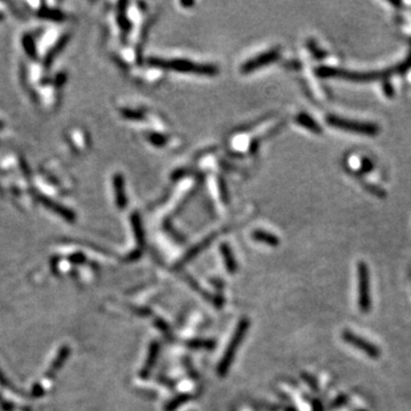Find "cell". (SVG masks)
Returning a JSON list of instances; mask_svg holds the SVG:
<instances>
[{
  "instance_id": "6da1fadb",
  "label": "cell",
  "mask_w": 411,
  "mask_h": 411,
  "mask_svg": "<svg viewBox=\"0 0 411 411\" xmlns=\"http://www.w3.org/2000/svg\"><path fill=\"white\" fill-rule=\"evenodd\" d=\"M398 73L396 67L389 68L381 71H368V72H355L348 71L345 69H337L332 67H320L315 69V75L320 78H339L346 79L350 81L357 82H369L379 79H388L389 77Z\"/></svg>"
},
{
  "instance_id": "484cf974",
  "label": "cell",
  "mask_w": 411,
  "mask_h": 411,
  "mask_svg": "<svg viewBox=\"0 0 411 411\" xmlns=\"http://www.w3.org/2000/svg\"><path fill=\"white\" fill-rule=\"evenodd\" d=\"M372 168H374V165H372V162L370 161V160L369 159L362 160V172L368 173L369 170H371Z\"/></svg>"
},
{
  "instance_id": "9a60e30c",
  "label": "cell",
  "mask_w": 411,
  "mask_h": 411,
  "mask_svg": "<svg viewBox=\"0 0 411 411\" xmlns=\"http://www.w3.org/2000/svg\"><path fill=\"white\" fill-rule=\"evenodd\" d=\"M215 239V235H211V236H208L207 239L206 240H204L203 242H200V243H198V245L196 246V247H193L192 249L190 250V252H187V254L185 256H184V258L182 259V264H184V263H187V262H190L191 259L192 258H194V257H196L198 254H200L201 252H203V250L206 248V247H207L209 243H210L212 240Z\"/></svg>"
},
{
  "instance_id": "cb8c5ba5",
  "label": "cell",
  "mask_w": 411,
  "mask_h": 411,
  "mask_svg": "<svg viewBox=\"0 0 411 411\" xmlns=\"http://www.w3.org/2000/svg\"><path fill=\"white\" fill-rule=\"evenodd\" d=\"M65 81H67V73H64V72L58 73V75L56 76V78H55V85L58 87L64 85Z\"/></svg>"
},
{
  "instance_id": "3957f363",
  "label": "cell",
  "mask_w": 411,
  "mask_h": 411,
  "mask_svg": "<svg viewBox=\"0 0 411 411\" xmlns=\"http://www.w3.org/2000/svg\"><path fill=\"white\" fill-rule=\"evenodd\" d=\"M249 326H250L249 320L243 318L241 321L239 322L238 327H236L234 335H233L231 342H230L224 355H223L222 361L219 362V364H218L217 374L218 376H221V377H224V376H226L228 371L230 370V368H231V364L233 360H234L236 351H238L240 344L242 343L243 337H245L247 332H248Z\"/></svg>"
},
{
  "instance_id": "ffe728a7",
  "label": "cell",
  "mask_w": 411,
  "mask_h": 411,
  "mask_svg": "<svg viewBox=\"0 0 411 411\" xmlns=\"http://www.w3.org/2000/svg\"><path fill=\"white\" fill-rule=\"evenodd\" d=\"M131 223H133L134 232H135V234H136L137 241H138L139 245H142L143 240H144V239H143V238H144V232H143L141 221H139V216L134 215L133 218H131Z\"/></svg>"
},
{
  "instance_id": "d6986e66",
  "label": "cell",
  "mask_w": 411,
  "mask_h": 411,
  "mask_svg": "<svg viewBox=\"0 0 411 411\" xmlns=\"http://www.w3.org/2000/svg\"><path fill=\"white\" fill-rule=\"evenodd\" d=\"M189 346L191 348H206V350H211L215 347V342L211 339H193L189 342Z\"/></svg>"
},
{
  "instance_id": "8fae6325",
  "label": "cell",
  "mask_w": 411,
  "mask_h": 411,
  "mask_svg": "<svg viewBox=\"0 0 411 411\" xmlns=\"http://www.w3.org/2000/svg\"><path fill=\"white\" fill-rule=\"evenodd\" d=\"M69 39H70L69 34H65V36H62L61 39L57 41L56 46H54L50 51H48L47 56H46V58H45V68L48 69V68L51 67V63H53L54 60H55V57L57 56V54H60L61 51L64 50L65 46H67Z\"/></svg>"
},
{
  "instance_id": "ba28073f",
  "label": "cell",
  "mask_w": 411,
  "mask_h": 411,
  "mask_svg": "<svg viewBox=\"0 0 411 411\" xmlns=\"http://www.w3.org/2000/svg\"><path fill=\"white\" fill-rule=\"evenodd\" d=\"M37 198L39 199V201L41 204H43L45 207H47L48 209H51V211L56 212L57 215H60L61 217H63L67 219L69 222H75L76 219V215L75 212L72 210H70L67 207H64V206H62L60 204L55 203L51 199H50L48 197H45V196H41V194H37Z\"/></svg>"
},
{
  "instance_id": "7a4b0ae2",
  "label": "cell",
  "mask_w": 411,
  "mask_h": 411,
  "mask_svg": "<svg viewBox=\"0 0 411 411\" xmlns=\"http://www.w3.org/2000/svg\"><path fill=\"white\" fill-rule=\"evenodd\" d=\"M149 64L155 68L175 70V71H179V72L194 73V75L209 76V77L217 75V71H218L215 65L200 64V63H196V62L189 61V60H182V58H172V60H167V58L153 57V58H149Z\"/></svg>"
},
{
  "instance_id": "4fadbf2b",
  "label": "cell",
  "mask_w": 411,
  "mask_h": 411,
  "mask_svg": "<svg viewBox=\"0 0 411 411\" xmlns=\"http://www.w3.org/2000/svg\"><path fill=\"white\" fill-rule=\"evenodd\" d=\"M253 239L256 240V241L264 242V243H266V245L272 246V247H277L279 243H280L277 235L271 234V233L265 232V231H260V230H257V231L253 233Z\"/></svg>"
},
{
  "instance_id": "7402d4cb",
  "label": "cell",
  "mask_w": 411,
  "mask_h": 411,
  "mask_svg": "<svg viewBox=\"0 0 411 411\" xmlns=\"http://www.w3.org/2000/svg\"><path fill=\"white\" fill-rule=\"evenodd\" d=\"M383 89H384L385 95L387 97H392L393 95H394V88H393L391 82H389L387 79L383 80Z\"/></svg>"
},
{
  "instance_id": "5bb4252c",
  "label": "cell",
  "mask_w": 411,
  "mask_h": 411,
  "mask_svg": "<svg viewBox=\"0 0 411 411\" xmlns=\"http://www.w3.org/2000/svg\"><path fill=\"white\" fill-rule=\"evenodd\" d=\"M296 120H297V123L299 125H302V126H304L306 128V129L311 130L312 133H315V134L322 133L321 127H320L319 125L316 124V121L313 120L311 117H308V114H305V113L298 114L297 119H296Z\"/></svg>"
},
{
  "instance_id": "5b68a950",
  "label": "cell",
  "mask_w": 411,
  "mask_h": 411,
  "mask_svg": "<svg viewBox=\"0 0 411 411\" xmlns=\"http://www.w3.org/2000/svg\"><path fill=\"white\" fill-rule=\"evenodd\" d=\"M359 279V306L362 312L370 309V281H369V270L367 264L360 262L358 265Z\"/></svg>"
},
{
  "instance_id": "2e32d148",
  "label": "cell",
  "mask_w": 411,
  "mask_h": 411,
  "mask_svg": "<svg viewBox=\"0 0 411 411\" xmlns=\"http://www.w3.org/2000/svg\"><path fill=\"white\" fill-rule=\"evenodd\" d=\"M23 48L24 51H26V53L29 55V56L32 58V60H36L37 58V47H36V44H34V40L33 38L29 36V34H26V36L23 37Z\"/></svg>"
},
{
  "instance_id": "9c48e42d",
  "label": "cell",
  "mask_w": 411,
  "mask_h": 411,
  "mask_svg": "<svg viewBox=\"0 0 411 411\" xmlns=\"http://www.w3.org/2000/svg\"><path fill=\"white\" fill-rule=\"evenodd\" d=\"M114 193H116V203L119 208H124L127 204L126 194H125V180L121 174H116L113 177Z\"/></svg>"
},
{
  "instance_id": "d4e9b609",
  "label": "cell",
  "mask_w": 411,
  "mask_h": 411,
  "mask_svg": "<svg viewBox=\"0 0 411 411\" xmlns=\"http://www.w3.org/2000/svg\"><path fill=\"white\" fill-rule=\"evenodd\" d=\"M154 325L158 327V328L161 330L162 333H168V326H167V323L163 321V320H161V319H156L155 321H154Z\"/></svg>"
},
{
  "instance_id": "e0dca14e",
  "label": "cell",
  "mask_w": 411,
  "mask_h": 411,
  "mask_svg": "<svg viewBox=\"0 0 411 411\" xmlns=\"http://www.w3.org/2000/svg\"><path fill=\"white\" fill-rule=\"evenodd\" d=\"M41 19L53 20V21H63L64 14L57 9H50V8H43L38 13Z\"/></svg>"
},
{
  "instance_id": "30bf717a",
  "label": "cell",
  "mask_w": 411,
  "mask_h": 411,
  "mask_svg": "<svg viewBox=\"0 0 411 411\" xmlns=\"http://www.w3.org/2000/svg\"><path fill=\"white\" fill-rule=\"evenodd\" d=\"M158 354H159V344L156 342H153L151 345H150L148 359H146V361H145L144 368H143L141 371V376L143 378L148 377L149 376L150 371H151V369L155 363L156 359H158Z\"/></svg>"
},
{
  "instance_id": "52a82bcc",
  "label": "cell",
  "mask_w": 411,
  "mask_h": 411,
  "mask_svg": "<svg viewBox=\"0 0 411 411\" xmlns=\"http://www.w3.org/2000/svg\"><path fill=\"white\" fill-rule=\"evenodd\" d=\"M279 57V51L277 50H272L270 51H266V53L260 54L259 56H256L246 62L245 64L242 65L241 71L243 73L252 72L254 70H257L262 67H265V65L272 63L275 60H278Z\"/></svg>"
},
{
  "instance_id": "83f0119b",
  "label": "cell",
  "mask_w": 411,
  "mask_h": 411,
  "mask_svg": "<svg viewBox=\"0 0 411 411\" xmlns=\"http://www.w3.org/2000/svg\"><path fill=\"white\" fill-rule=\"evenodd\" d=\"M2 126H3V125H2V123H1V121H0V129H1V128H2Z\"/></svg>"
},
{
  "instance_id": "277c9868",
  "label": "cell",
  "mask_w": 411,
  "mask_h": 411,
  "mask_svg": "<svg viewBox=\"0 0 411 411\" xmlns=\"http://www.w3.org/2000/svg\"><path fill=\"white\" fill-rule=\"evenodd\" d=\"M327 124L337 128V129L350 131V133L354 134L367 135V136H376V135H378L379 131H381V128L376 124L344 119V118L337 116L327 117Z\"/></svg>"
},
{
  "instance_id": "8992f818",
  "label": "cell",
  "mask_w": 411,
  "mask_h": 411,
  "mask_svg": "<svg viewBox=\"0 0 411 411\" xmlns=\"http://www.w3.org/2000/svg\"><path fill=\"white\" fill-rule=\"evenodd\" d=\"M343 338L345 342H347L348 344L353 345L359 350L364 352L365 354H368L369 357L372 358V359H377L379 358V355H381V352L377 348V346H375L374 344H371L370 342H368V340H365L362 338V337L355 335L352 332H344L343 333Z\"/></svg>"
},
{
  "instance_id": "4316f807",
  "label": "cell",
  "mask_w": 411,
  "mask_h": 411,
  "mask_svg": "<svg viewBox=\"0 0 411 411\" xmlns=\"http://www.w3.org/2000/svg\"><path fill=\"white\" fill-rule=\"evenodd\" d=\"M313 406H314V411H321V406H320V402L314 401Z\"/></svg>"
},
{
  "instance_id": "44dd1931",
  "label": "cell",
  "mask_w": 411,
  "mask_h": 411,
  "mask_svg": "<svg viewBox=\"0 0 411 411\" xmlns=\"http://www.w3.org/2000/svg\"><path fill=\"white\" fill-rule=\"evenodd\" d=\"M308 48H309V51H311L312 53L314 54V56L316 58H320V60H322V58H325L327 56L326 51H322L321 48H319L318 46H316V44L313 40L308 41Z\"/></svg>"
},
{
  "instance_id": "7c38bea8",
  "label": "cell",
  "mask_w": 411,
  "mask_h": 411,
  "mask_svg": "<svg viewBox=\"0 0 411 411\" xmlns=\"http://www.w3.org/2000/svg\"><path fill=\"white\" fill-rule=\"evenodd\" d=\"M221 253L223 255V258H224L226 269H228L229 272L235 273L238 266H236V262H235L234 257H233L232 250L231 248H230V246L226 245V243H223V245L221 246Z\"/></svg>"
},
{
  "instance_id": "ac0fdd59",
  "label": "cell",
  "mask_w": 411,
  "mask_h": 411,
  "mask_svg": "<svg viewBox=\"0 0 411 411\" xmlns=\"http://www.w3.org/2000/svg\"><path fill=\"white\" fill-rule=\"evenodd\" d=\"M189 399H190V395H187V394L179 395L177 398H175L170 402L167 403V405L165 406V411L176 410L179 407H180L182 405H184V403H186L187 401H189Z\"/></svg>"
},
{
  "instance_id": "603a6c76",
  "label": "cell",
  "mask_w": 411,
  "mask_h": 411,
  "mask_svg": "<svg viewBox=\"0 0 411 411\" xmlns=\"http://www.w3.org/2000/svg\"><path fill=\"white\" fill-rule=\"evenodd\" d=\"M150 141H151L154 145H162V144H165L167 139L163 136H161V135L152 134L151 136H150Z\"/></svg>"
}]
</instances>
